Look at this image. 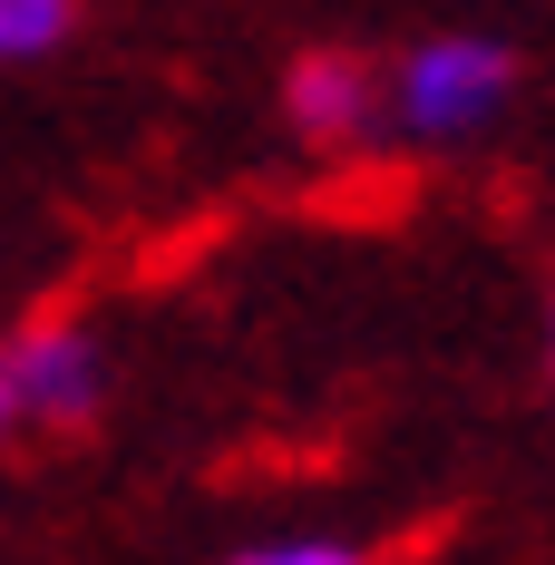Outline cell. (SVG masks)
Masks as SVG:
<instances>
[{"label":"cell","instance_id":"obj_5","mask_svg":"<svg viewBox=\"0 0 555 565\" xmlns=\"http://www.w3.org/2000/svg\"><path fill=\"white\" fill-rule=\"evenodd\" d=\"M224 565H371L361 546H341V536H274V546H244V556Z\"/></svg>","mask_w":555,"mask_h":565},{"label":"cell","instance_id":"obj_6","mask_svg":"<svg viewBox=\"0 0 555 565\" xmlns=\"http://www.w3.org/2000/svg\"><path fill=\"white\" fill-rule=\"evenodd\" d=\"M546 371H555V302H546Z\"/></svg>","mask_w":555,"mask_h":565},{"label":"cell","instance_id":"obj_2","mask_svg":"<svg viewBox=\"0 0 555 565\" xmlns=\"http://www.w3.org/2000/svg\"><path fill=\"white\" fill-rule=\"evenodd\" d=\"M0 381H10V409H20V419L78 429V419H98V399H108V351H98L88 322H30V332L0 351Z\"/></svg>","mask_w":555,"mask_h":565},{"label":"cell","instance_id":"obj_4","mask_svg":"<svg viewBox=\"0 0 555 565\" xmlns=\"http://www.w3.org/2000/svg\"><path fill=\"white\" fill-rule=\"evenodd\" d=\"M68 30H78V0H0V68L50 58Z\"/></svg>","mask_w":555,"mask_h":565},{"label":"cell","instance_id":"obj_3","mask_svg":"<svg viewBox=\"0 0 555 565\" xmlns=\"http://www.w3.org/2000/svg\"><path fill=\"white\" fill-rule=\"evenodd\" d=\"M282 117H292L302 147L351 157V147L389 117V88H381V68L351 58V50H302V58H292V78H282Z\"/></svg>","mask_w":555,"mask_h":565},{"label":"cell","instance_id":"obj_7","mask_svg":"<svg viewBox=\"0 0 555 565\" xmlns=\"http://www.w3.org/2000/svg\"><path fill=\"white\" fill-rule=\"evenodd\" d=\"M10 419H20V409H10V381H0V429H10Z\"/></svg>","mask_w":555,"mask_h":565},{"label":"cell","instance_id":"obj_1","mask_svg":"<svg viewBox=\"0 0 555 565\" xmlns=\"http://www.w3.org/2000/svg\"><path fill=\"white\" fill-rule=\"evenodd\" d=\"M389 88V127H409L419 147H458L478 127H498V108L516 98V50L488 30H439L419 50H399Z\"/></svg>","mask_w":555,"mask_h":565}]
</instances>
